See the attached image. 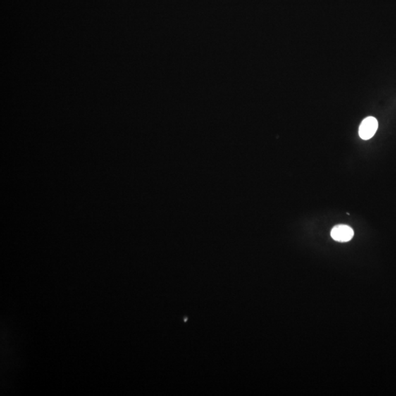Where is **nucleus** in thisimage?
<instances>
[{
    "label": "nucleus",
    "instance_id": "obj_1",
    "mask_svg": "<svg viewBox=\"0 0 396 396\" xmlns=\"http://www.w3.org/2000/svg\"><path fill=\"white\" fill-rule=\"evenodd\" d=\"M378 129V121L373 117H368L363 120L359 129V135L361 139L368 140L376 134Z\"/></svg>",
    "mask_w": 396,
    "mask_h": 396
},
{
    "label": "nucleus",
    "instance_id": "obj_2",
    "mask_svg": "<svg viewBox=\"0 0 396 396\" xmlns=\"http://www.w3.org/2000/svg\"><path fill=\"white\" fill-rule=\"evenodd\" d=\"M331 237L336 242H349V241L352 240L353 237H354V230L348 225H337L332 228Z\"/></svg>",
    "mask_w": 396,
    "mask_h": 396
}]
</instances>
